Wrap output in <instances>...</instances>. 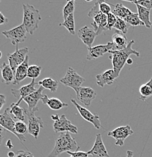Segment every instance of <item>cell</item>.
I'll list each match as a JSON object with an SVG mask.
<instances>
[{
	"label": "cell",
	"instance_id": "6da1fadb",
	"mask_svg": "<svg viewBox=\"0 0 152 157\" xmlns=\"http://www.w3.org/2000/svg\"><path fill=\"white\" fill-rule=\"evenodd\" d=\"M134 43H135V41L131 40L130 42H129L128 45L126 48L120 51H111L109 52L110 54L109 59L111 60L113 70L118 76L125 63H127V60L130 58V55H134L136 57H139V52L132 48V45Z\"/></svg>",
	"mask_w": 152,
	"mask_h": 157
},
{
	"label": "cell",
	"instance_id": "7a4b0ae2",
	"mask_svg": "<svg viewBox=\"0 0 152 157\" xmlns=\"http://www.w3.org/2000/svg\"><path fill=\"white\" fill-rule=\"evenodd\" d=\"M80 147L71 137L70 132H62L57 137L55 147L47 157H58L60 154L67 152L79 151Z\"/></svg>",
	"mask_w": 152,
	"mask_h": 157
},
{
	"label": "cell",
	"instance_id": "3957f363",
	"mask_svg": "<svg viewBox=\"0 0 152 157\" xmlns=\"http://www.w3.org/2000/svg\"><path fill=\"white\" fill-rule=\"evenodd\" d=\"M24 17H23V24L26 30L30 35H33L38 29L39 24L42 20L40 11L36 9L33 6L30 4H23Z\"/></svg>",
	"mask_w": 152,
	"mask_h": 157
},
{
	"label": "cell",
	"instance_id": "277c9868",
	"mask_svg": "<svg viewBox=\"0 0 152 157\" xmlns=\"http://www.w3.org/2000/svg\"><path fill=\"white\" fill-rule=\"evenodd\" d=\"M37 110H29L28 109H24L25 117L27 120V127H28V134L37 139L41 128H43V122L40 117H37L35 113Z\"/></svg>",
	"mask_w": 152,
	"mask_h": 157
},
{
	"label": "cell",
	"instance_id": "5b68a950",
	"mask_svg": "<svg viewBox=\"0 0 152 157\" xmlns=\"http://www.w3.org/2000/svg\"><path fill=\"white\" fill-rule=\"evenodd\" d=\"M54 121L53 129L55 133L60 132H70V133L77 134L78 129L76 125H73L70 120L67 119L64 114L61 116H58V114L52 115L51 117Z\"/></svg>",
	"mask_w": 152,
	"mask_h": 157
},
{
	"label": "cell",
	"instance_id": "8992f818",
	"mask_svg": "<svg viewBox=\"0 0 152 157\" xmlns=\"http://www.w3.org/2000/svg\"><path fill=\"white\" fill-rule=\"evenodd\" d=\"M86 81L83 76H80L75 70L73 68L68 67L67 70L66 75L63 78H61L60 82L66 87H70L76 90L77 88L82 87V85Z\"/></svg>",
	"mask_w": 152,
	"mask_h": 157
},
{
	"label": "cell",
	"instance_id": "52a82bcc",
	"mask_svg": "<svg viewBox=\"0 0 152 157\" xmlns=\"http://www.w3.org/2000/svg\"><path fill=\"white\" fill-rule=\"evenodd\" d=\"M0 125H2L5 129L10 132L13 135H15L19 140L22 144L26 141V137L24 135H21L16 132L15 131V122L14 119L11 118V115L10 113V108H6L5 109L4 113L2 114H0Z\"/></svg>",
	"mask_w": 152,
	"mask_h": 157
},
{
	"label": "cell",
	"instance_id": "ba28073f",
	"mask_svg": "<svg viewBox=\"0 0 152 157\" xmlns=\"http://www.w3.org/2000/svg\"><path fill=\"white\" fill-rule=\"evenodd\" d=\"M27 33L24 24H22L9 30L3 31L2 33L6 38L10 39L12 45H18V44L25 41V39H27Z\"/></svg>",
	"mask_w": 152,
	"mask_h": 157
},
{
	"label": "cell",
	"instance_id": "9c48e42d",
	"mask_svg": "<svg viewBox=\"0 0 152 157\" xmlns=\"http://www.w3.org/2000/svg\"><path fill=\"white\" fill-rule=\"evenodd\" d=\"M28 52L29 49L27 47L18 49V45H16V50L14 53H7V58L9 62V64L11 67V68L12 69L14 74H15L17 68L20 66L21 63H24V61L25 60Z\"/></svg>",
	"mask_w": 152,
	"mask_h": 157
},
{
	"label": "cell",
	"instance_id": "30bf717a",
	"mask_svg": "<svg viewBox=\"0 0 152 157\" xmlns=\"http://www.w3.org/2000/svg\"><path fill=\"white\" fill-rule=\"evenodd\" d=\"M71 101L73 103V105L76 107V109H77L78 112L80 113V115L85 120L90 122L91 124H92L96 129L101 128L102 125H101V123L100 118H99L98 114H93L92 113H91L90 111H89V109H86V107H83L80 105L78 103H76V101H75V100L71 99Z\"/></svg>",
	"mask_w": 152,
	"mask_h": 157
},
{
	"label": "cell",
	"instance_id": "8fae6325",
	"mask_svg": "<svg viewBox=\"0 0 152 157\" xmlns=\"http://www.w3.org/2000/svg\"><path fill=\"white\" fill-rule=\"evenodd\" d=\"M134 132L132 130L130 125H124L114 129L111 132H108L107 135L109 137H112L116 140L115 144L117 146L122 147L124 144V140L130 135H133Z\"/></svg>",
	"mask_w": 152,
	"mask_h": 157
},
{
	"label": "cell",
	"instance_id": "7c38bea8",
	"mask_svg": "<svg viewBox=\"0 0 152 157\" xmlns=\"http://www.w3.org/2000/svg\"><path fill=\"white\" fill-rule=\"evenodd\" d=\"M36 85H37V82H35V79H32L30 83L26 85V86H22V87L18 88V89L12 88L11 90V93L12 94V95L15 98L18 99V102L15 103L17 105L20 106L21 102L24 101V98H27V96H29L32 93L35 92L37 91L35 88Z\"/></svg>",
	"mask_w": 152,
	"mask_h": 157
},
{
	"label": "cell",
	"instance_id": "4fadbf2b",
	"mask_svg": "<svg viewBox=\"0 0 152 157\" xmlns=\"http://www.w3.org/2000/svg\"><path fill=\"white\" fill-rule=\"evenodd\" d=\"M76 98L85 106H90L92 101L96 97V92L90 87H80L75 90Z\"/></svg>",
	"mask_w": 152,
	"mask_h": 157
},
{
	"label": "cell",
	"instance_id": "5bb4252c",
	"mask_svg": "<svg viewBox=\"0 0 152 157\" xmlns=\"http://www.w3.org/2000/svg\"><path fill=\"white\" fill-rule=\"evenodd\" d=\"M113 43L112 42H107L105 45H99L96 46L92 47L88 49V55L86 56L87 60H91L93 59L99 58L103 56L104 54L110 52L112 51Z\"/></svg>",
	"mask_w": 152,
	"mask_h": 157
},
{
	"label": "cell",
	"instance_id": "9a60e30c",
	"mask_svg": "<svg viewBox=\"0 0 152 157\" xmlns=\"http://www.w3.org/2000/svg\"><path fill=\"white\" fill-rule=\"evenodd\" d=\"M87 153L88 155H92V157H110L103 143L101 134L96 135L95 141L93 147L89 151L87 152Z\"/></svg>",
	"mask_w": 152,
	"mask_h": 157
},
{
	"label": "cell",
	"instance_id": "2e32d148",
	"mask_svg": "<svg viewBox=\"0 0 152 157\" xmlns=\"http://www.w3.org/2000/svg\"><path fill=\"white\" fill-rule=\"evenodd\" d=\"M97 36L94 29L89 28L87 26L82 27L78 31V37L88 47V48H92V45Z\"/></svg>",
	"mask_w": 152,
	"mask_h": 157
},
{
	"label": "cell",
	"instance_id": "e0dca14e",
	"mask_svg": "<svg viewBox=\"0 0 152 157\" xmlns=\"http://www.w3.org/2000/svg\"><path fill=\"white\" fill-rule=\"evenodd\" d=\"M117 77H118V76L113 69L106 70L101 74H99L95 76L96 80H97V85L102 88L105 85L111 86Z\"/></svg>",
	"mask_w": 152,
	"mask_h": 157
},
{
	"label": "cell",
	"instance_id": "ac0fdd59",
	"mask_svg": "<svg viewBox=\"0 0 152 157\" xmlns=\"http://www.w3.org/2000/svg\"><path fill=\"white\" fill-rule=\"evenodd\" d=\"M42 90H43V88L42 86H40L38 88V90H37L35 92L32 93V94L24 99V101L28 105V108L27 109L29 110H39L38 106H37L38 105V102L40 100H42V98L44 96L42 93Z\"/></svg>",
	"mask_w": 152,
	"mask_h": 157
},
{
	"label": "cell",
	"instance_id": "d6986e66",
	"mask_svg": "<svg viewBox=\"0 0 152 157\" xmlns=\"http://www.w3.org/2000/svg\"><path fill=\"white\" fill-rule=\"evenodd\" d=\"M107 15L106 14H98L97 16L93 18V22L92 23V27L94 29L95 32L97 33V35H99L104 31L107 30Z\"/></svg>",
	"mask_w": 152,
	"mask_h": 157
},
{
	"label": "cell",
	"instance_id": "ffe728a7",
	"mask_svg": "<svg viewBox=\"0 0 152 157\" xmlns=\"http://www.w3.org/2000/svg\"><path fill=\"white\" fill-rule=\"evenodd\" d=\"M29 56L27 55L26 57L24 63H22L17 68L14 74V81L13 85H18L24 81L26 77H27V72H28L29 68Z\"/></svg>",
	"mask_w": 152,
	"mask_h": 157
},
{
	"label": "cell",
	"instance_id": "44dd1931",
	"mask_svg": "<svg viewBox=\"0 0 152 157\" xmlns=\"http://www.w3.org/2000/svg\"><path fill=\"white\" fill-rule=\"evenodd\" d=\"M111 40V42L113 43L112 51L123 50V49L127 48L129 43L127 42V37L125 36V35L118 32V31L114 34H113Z\"/></svg>",
	"mask_w": 152,
	"mask_h": 157
},
{
	"label": "cell",
	"instance_id": "7402d4cb",
	"mask_svg": "<svg viewBox=\"0 0 152 157\" xmlns=\"http://www.w3.org/2000/svg\"><path fill=\"white\" fill-rule=\"evenodd\" d=\"M2 73V82L6 85L13 84L14 81V73L12 69L6 63H2L0 66Z\"/></svg>",
	"mask_w": 152,
	"mask_h": 157
},
{
	"label": "cell",
	"instance_id": "603a6c76",
	"mask_svg": "<svg viewBox=\"0 0 152 157\" xmlns=\"http://www.w3.org/2000/svg\"><path fill=\"white\" fill-rule=\"evenodd\" d=\"M41 101H42L44 104H46L52 110H59L64 107H68V104L63 102L58 98H49L46 94L43 96Z\"/></svg>",
	"mask_w": 152,
	"mask_h": 157
},
{
	"label": "cell",
	"instance_id": "cb8c5ba5",
	"mask_svg": "<svg viewBox=\"0 0 152 157\" xmlns=\"http://www.w3.org/2000/svg\"><path fill=\"white\" fill-rule=\"evenodd\" d=\"M138 10V14L139 16V18L142 21L144 25L147 27V28H151V22L150 21V14H151V10H148L145 8L142 7L138 5H135Z\"/></svg>",
	"mask_w": 152,
	"mask_h": 157
},
{
	"label": "cell",
	"instance_id": "d4e9b609",
	"mask_svg": "<svg viewBox=\"0 0 152 157\" xmlns=\"http://www.w3.org/2000/svg\"><path fill=\"white\" fill-rule=\"evenodd\" d=\"M111 12L116 17L121 19H125L127 16L132 13L131 10L124 6L122 3H118V4L114 6Z\"/></svg>",
	"mask_w": 152,
	"mask_h": 157
},
{
	"label": "cell",
	"instance_id": "484cf974",
	"mask_svg": "<svg viewBox=\"0 0 152 157\" xmlns=\"http://www.w3.org/2000/svg\"><path fill=\"white\" fill-rule=\"evenodd\" d=\"M140 97L138 99L145 101L148 98L152 96V77L149 81L145 84L142 85L139 88Z\"/></svg>",
	"mask_w": 152,
	"mask_h": 157
},
{
	"label": "cell",
	"instance_id": "4316f807",
	"mask_svg": "<svg viewBox=\"0 0 152 157\" xmlns=\"http://www.w3.org/2000/svg\"><path fill=\"white\" fill-rule=\"evenodd\" d=\"M40 86H42L43 88L49 90L52 93L56 92L58 88V82L57 80H54L52 78H45L41 80L38 82Z\"/></svg>",
	"mask_w": 152,
	"mask_h": 157
},
{
	"label": "cell",
	"instance_id": "83f0119b",
	"mask_svg": "<svg viewBox=\"0 0 152 157\" xmlns=\"http://www.w3.org/2000/svg\"><path fill=\"white\" fill-rule=\"evenodd\" d=\"M10 113L12 115L15 119H18L19 121L24 122L25 120V113L24 109L17 105L15 103H12L10 105Z\"/></svg>",
	"mask_w": 152,
	"mask_h": 157
},
{
	"label": "cell",
	"instance_id": "f1b7e54d",
	"mask_svg": "<svg viewBox=\"0 0 152 157\" xmlns=\"http://www.w3.org/2000/svg\"><path fill=\"white\" fill-rule=\"evenodd\" d=\"M60 27H64L68 30V32L72 35L76 33L75 32V21H74V14H72L68 17L63 23L59 24Z\"/></svg>",
	"mask_w": 152,
	"mask_h": 157
},
{
	"label": "cell",
	"instance_id": "f546056e",
	"mask_svg": "<svg viewBox=\"0 0 152 157\" xmlns=\"http://www.w3.org/2000/svg\"><path fill=\"white\" fill-rule=\"evenodd\" d=\"M127 24L132 27H135V26H145L142 21L140 20L139 16H138V13H133L130 14V15L127 16L125 19H123Z\"/></svg>",
	"mask_w": 152,
	"mask_h": 157
},
{
	"label": "cell",
	"instance_id": "4dcf8cb0",
	"mask_svg": "<svg viewBox=\"0 0 152 157\" xmlns=\"http://www.w3.org/2000/svg\"><path fill=\"white\" fill-rule=\"evenodd\" d=\"M41 71H42V67L38 66V65H31L28 68L27 77L32 78V79H35L40 76Z\"/></svg>",
	"mask_w": 152,
	"mask_h": 157
},
{
	"label": "cell",
	"instance_id": "1f68e13d",
	"mask_svg": "<svg viewBox=\"0 0 152 157\" xmlns=\"http://www.w3.org/2000/svg\"><path fill=\"white\" fill-rule=\"evenodd\" d=\"M75 9V1L71 0L68 1L63 9V17L64 20H66L72 14H73Z\"/></svg>",
	"mask_w": 152,
	"mask_h": 157
},
{
	"label": "cell",
	"instance_id": "d6a6232c",
	"mask_svg": "<svg viewBox=\"0 0 152 157\" xmlns=\"http://www.w3.org/2000/svg\"><path fill=\"white\" fill-rule=\"evenodd\" d=\"M129 27H130V25L127 24V23L123 19L118 18L117 17V21L116 22L115 25H114V28L116 29L118 32H120L123 34H126L128 32Z\"/></svg>",
	"mask_w": 152,
	"mask_h": 157
},
{
	"label": "cell",
	"instance_id": "836d02e7",
	"mask_svg": "<svg viewBox=\"0 0 152 157\" xmlns=\"http://www.w3.org/2000/svg\"><path fill=\"white\" fill-rule=\"evenodd\" d=\"M97 2L99 4V9H100L101 13L106 15H108L110 13H111V4H109L107 2L101 1V0H98Z\"/></svg>",
	"mask_w": 152,
	"mask_h": 157
},
{
	"label": "cell",
	"instance_id": "e575fe53",
	"mask_svg": "<svg viewBox=\"0 0 152 157\" xmlns=\"http://www.w3.org/2000/svg\"><path fill=\"white\" fill-rule=\"evenodd\" d=\"M15 131L18 135H24V134L27 133V132H28L27 124L22 121H18L15 122Z\"/></svg>",
	"mask_w": 152,
	"mask_h": 157
},
{
	"label": "cell",
	"instance_id": "d590c367",
	"mask_svg": "<svg viewBox=\"0 0 152 157\" xmlns=\"http://www.w3.org/2000/svg\"><path fill=\"white\" fill-rule=\"evenodd\" d=\"M117 21V17H116L112 12L110 13V14L107 15V30H111V29L114 28Z\"/></svg>",
	"mask_w": 152,
	"mask_h": 157
},
{
	"label": "cell",
	"instance_id": "8d00e7d4",
	"mask_svg": "<svg viewBox=\"0 0 152 157\" xmlns=\"http://www.w3.org/2000/svg\"><path fill=\"white\" fill-rule=\"evenodd\" d=\"M130 2L132 3V4L141 6H142V7L145 8V9H147L148 10L152 9V0H144V1H132V2Z\"/></svg>",
	"mask_w": 152,
	"mask_h": 157
},
{
	"label": "cell",
	"instance_id": "74e56055",
	"mask_svg": "<svg viewBox=\"0 0 152 157\" xmlns=\"http://www.w3.org/2000/svg\"><path fill=\"white\" fill-rule=\"evenodd\" d=\"M101 11H100V9H99V4L98 3V2H96L95 3V5L93 6V7L92 8L90 11H89V12L88 13V16H89L90 18H94L95 16H97L98 14H100Z\"/></svg>",
	"mask_w": 152,
	"mask_h": 157
},
{
	"label": "cell",
	"instance_id": "f35d334b",
	"mask_svg": "<svg viewBox=\"0 0 152 157\" xmlns=\"http://www.w3.org/2000/svg\"><path fill=\"white\" fill-rule=\"evenodd\" d=\"M68 154L73 157H88V153L83 151H76V152H67Z\"/></svg>",
	"mask_w": 152,
	"mask_h": 157
},
{
	"label": "cell",
	"instance_id": "ab89813d",
	"mask_svg": "<svg viewBox=\"0 0 152 157\" xmlns=\"http://www.w3.org/2000/svg\"><path fill=\"white\" fill-rule=\"evenodd\" d=\"M6 129H5L4 128L0 125V145L2 144L5 137H6Z\"/></svg>",
	"mask_w": 152,
	"mask_h": 157
},
{
	"label": "cell",
	"instance_id": "60d3db41",
	"mask_svg": "<svg viewBox=\"0 0 152 157\" xmlns=\"http://www.w3.org/2000/svg\"><path fill=\"white\" fill-rule=\"evenodd\" d=\"M9 22V19L0 11V25H4Z\"/></svg>",
	"mask_w": 152,
	"mask_h": 157
},
{
	"label": "cell",
	"instance_id": "b9f144b4",
	"mask_svg": "<svg viewBox=\"0 0 152 157\" xmlns=\"http://www.w3.org/2000/svg\"><path fill=\"white\" fill-rule=\"evenodd\" d=\"M6 96L4 94H0V109L3 107L4 104H6Z\"/></svg>",
	"mask_w": 152,
	"mask_h": 157
},
{
	"label": "cell",
	"instance_id": "7bdbcfd3",
	"mask_svg": "<svg viewBox=\"0 0 152 157\" xmlns=\"http://www.w3.org/2000/svg\"><path fill=\"white\" fill-rule=\"evenodd\" d=\"M27 152L28 151H24V150H18L16 153L15 157H26L27 156Z\"/></svg>",
	"mask_w": 152,
	"mask_h": 157
},
{
	"label": "cell",
	"instance_id": "ee69618b",
	"mask_svg": "<svg viewBox=\"0 0 152 157\" xmlns=\"http://www.w3.org/2000/svg\"><path fill=\"white\" fill-rule=\"evenodd\" d=\"M6 146L9 149H10V150H11V149L13 148V144H12V142H11V140H10V139L7 140Z\"/></svg>",
	"mask_w": 152,
	"mask_h": 157
},
{
	"label": "cell",
	"instance_id": "f6af8a7d",
	"mask_svg": "<svg viewBox=\"0 0 152 157\" xmlns=\"http://www.w3.org/2000/svg\"><path fill=\"white\" fill-rule=\"evenodd\" d=\"M127 157H133V152L131 151V150H127Z\"/></svg>",
	"mask_w": 152,
	"mask_h": 157
},
{
	"label": "cell",
	"instance_id": "bcb514c9",
	"mask_svg": "<svg viewBox=\"0 0 152 157\" xmlns=\"http://www.w3.org/2000/svg\"><path fill=\"white\" fill-rule=\"evenodd\" d=\"M8 156L9 157H15L16 155L13 151H9V153H8Z\"/></svg>",
	"mask_w": 152,
	"mask_h": 157
},
{
	"label": "cell",
	"instance_id": "7dc6e473",
	"mask_svg": "<svg viewBox=\"0 0 152 157\" xmlns=\"http://www.w3.org/2000/svg\"><path fill=\"white\" fill-rule=\"evenodd\" d=\"M133 63V60H132L131 58H129L128 60H127V63H128V64H132V63Z\"/></svg>",
	"mask_w": 152,
	"mask_h": 157
},
{
	"label": "cell",
	"instance_id": "c3c4849f",
	"mask_svg": "<svg viewBox=\"0 0 152 157\" xmlns=\"http://www.w3.org/2000/svg\"><path fill=\"white\" fill-rule=\"evenodd\" d=\"M26 157H35L33 156V153H31L30 152H27V156Z\"/></svg>",
	"mask_w": 152,
	"mask_h": 157
},
{
	"label": "cell",
	"instance_id": "681fc988",
	"mask_svg": "<svg viewBox=\"0 0 152 157\" xmlns=\"http://www.w3.org/2000/svg\"><path fill=\"white\" fill-rule=\"evenodd\" d=\"M2 52L0 51V59L2 58Z\"/></svg>",
	"mask_w": 152,
	"mask_h": 157
},
{
	"label": "cell",
	"instance_id": "f907efd6",
	"mask_svg": "<svg viewBox=\"0 0 152 157\" xmlns=\"http://www.w3.org/2000/svg\"><path fill=\"white\" fill-rule=\"evenodd\" d=\"M71 157H73V156H71Z\"/></svg>",
	"mask_w": 152,
	"mask_h": 157
}]
</instances>
